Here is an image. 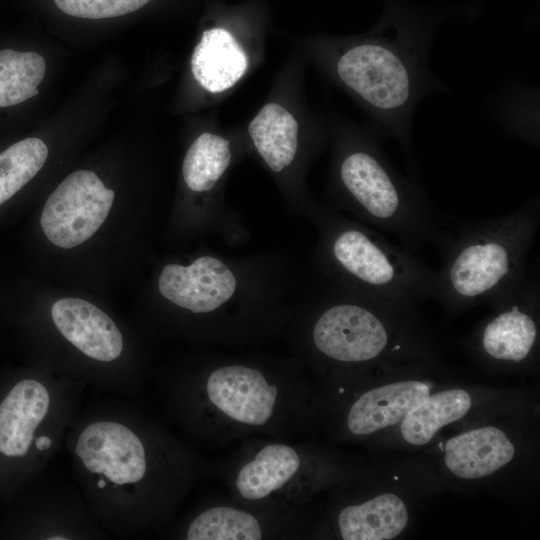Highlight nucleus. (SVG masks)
Instances as JSON below:
<instances>
[{"instance_id":"nucleus-1","label":"nucleus","mask_w":540,"mask_h":540,"mask_svg":"<svg viewBox=\"0 0 540 540\" xmlns=\"http://www.w3.org/2000/svg\"><path fill=\"white\" fill-rule=\"evenodd\" d=\"M123 398L82 403L64 446L109 536L159 534L209 468L192 444Z\"/></svg>"},{"instance_id":"nucleus-2","label":"nucleus","mask_w":540,"mask_h":540,"mask_svg":"<svg viewBox=\"0 0 540 540\" xmlns=\"http://www.w3.org/2000/svg\"><path fill=\"white\" fill-rule=\"evenodd\" d=\"M155 385L166 420L190 444L207 448L250 437L295 439L316 411L294 356L212 352L163 372Z\"/></svg>"},{"instance_id":"nucleus-3","label":"nucleus","mask_w":540,"mask_h":540,"mask_svg":"<svg viewBox=\"0 0 540 540\" xmlns=\"http://www.w3.org/2000/svg\"><path fill=\"white\" fill-rule=\"evenodd\" d=\"M157 292L170 308L169 330L198 343L255 347L283 337L298 302V275L286 254L216 251L165 264Z\"/></svg>"},{"instance_id":"nucleus-4","label":"nucleus","mask_w":540,"mask_h":540,"mask_svg":"<svg viewBox=\"0 0 540 540\" xmlns=\"http://www.w3.org/2000/svg\"><path fill=\"white\" fill-rule=\"evenodd\" d=\"M478 4L427 8L411 0H385L381 17L361 41L335 63L340 81L371 111L384 137H393L412 158L414 111L430 93L448 91L431 71L432 40L450 17L473 19Z\"/></svg>"},{"instance_id":"nucleus-5","label":"nucleus","mask_w":540,"mask_h":540,"mask_svg":"<svg viewBox=\"0 0 540 540\" xmlns=\"http://www.w3.org/2000/svg\"><path fill=\"white\" fill-rule=\"evenodd\" d=\"M539 222L538 197L499 217L452 226L442 221L435 243L441 248L442 266L433 297L455 311L493 305L526 275Z\"/></svg>"},{"instance_id":"nucleus-6","label":"nucleus","mask_w":540,"mask_h":540,"mask_svg":"<svg viewBox=\"0 0 540 540\" xmlns=\"http://www.w3.org/2000/svg\"><path fill=\"white\" fill-rule=\"evenodd\" d=\"M306 219L317 232L312 261L319 279L408 308L434 296L436 272L381 231L316 204Z\"/></svg>"},{"instance_id":"nucleus-7","label":"nucleus","mask_w":540,"mask_h":540,"mask_svg":"<svg viewBox=\"0 0 540 540\" xmlns=\"http://www.w3.org/2000/svg\"><path fill=\"white\" fill-rule=\"evenodd\" d=\"M411 308L346 291L319 279L297 302L284 337L303 365L353 367L370 363L390 349Z\"/></svg>"},{"instance_id":"nucleus-8","label":"nucleus","mask_w":540,"mask_h":540,"mask_svg":"<svg viewBox=\"0 0 540 540\" xmlns=\"http://www.w3.org/2000/svg\"><path fill=\"white\" fill-rule=\"evenodd\" d=\"M381 133L341 144L333 171L338 209L351 218L395 236L416 253L436 243L441 229L422 187L400 174L384 153Z\"/></svg>"},{"instance_id":"nucleus-9","label":"nucleus","mask_w":540,"mask_h":540,"mask_svg":"<svg viewBox=\"0 0 540 540\" xmlns=\"http://www.w3.org/2000/svg\"><path fill=\"white\" fill-rule=\"evenodd\" d=\"M86 387L42 369L19 377L0 397V458L17 469L19 483L44 472L60 450Z\"/></svg>"},{"instance_id":"nucleus-10","label":"nucleus","mask_w":540,"mask_h":540,"mask_svg":"<svg viewBox=\"0 0 540 540\" xmlns=\"http://www.w3.org/2000/svg\"><path fill=\"white\" fill-rule=\"evenodd\" d=\"M216 473L237 500L304 507L328 482L330 463L319 450L294 439L250 437L240 441Z\"/></svg>"},{"instance_id":"nucleus-11","label":"nucleus","mask_w":540,"mask_h":540,"mask_svg":"<svg viewBox=\"0 0 540 540\" xmlns=\"http://www.w3.org/2000/svg\"><path fill=\"white\" fill-rule=\"evenodd\" d=\"M304 507L210 497L174 519L159 535L182 540L298 539L307 531Z\"/></svg>"},{"instance_id":"nucleus-12","label":"nucleus","mask_w":540,"mask_h":540,"mask_svg":"<svg viewBox=\"0 0 540 540\" xmlns=\"http://www.w3.org/2000/svg\"><path fill=\"white\" fill-rule=\"evenodd\" d=\"M231 160L229 141L204 132L185 154L182 177L186 188L195 196L187 216L191 229L236 247L246 242L250 232L241 214L228 208L216 192Z\"/></svg>"},{"instance_id":"nucleus-13","label":"nucleus","mask_w":540,"mask_h":540,"mask_svg":"<svg viewBox=\"0 0 540 540\" xmlns=\"http://www.w3.org/2000/svg\"><path fill=\"white\" fill-rule=\"evenodd\" d=\"M115 193L92 171L69 174L44 204L40 224L47 239L63 249L87 241L101 227Z\"/></svg>"},{"instance_id":"nucleus-14","label":"nucleus","mask_w":540,"mask_h":540,"mask_svg":"<svg viewBox=\"0 0 540 540\" xmlns=\"http://www.w3.org/2000/svg\"><path fill=\"white\" fill-rule=\"evenodd\" d=\"M540 302L539 261L533 262L524 278L496 301L495 311L481 328V351L500 362L521 363L535 349Z\"/></svg>"},{"instance_id":"nucleus-15","label":"nucleus","mask_w":540,"mask_h":540,"mask_svg":"<svg viewBox=\"0 0 540 540\" xmlns=\"http://www.w3.org/2000/svg\"><path fill=\"white\" fill-rule=\"evenodd\" d=\"M23 531L41 540H94L109 535L90 511L78 487L44 482L26 504Z\"/></svg>"},{"instance_id":"nucleus-16","label":"nucleus","mask_w":540,"mask_h":540,"mask_svg":"<svg viewBox=\"0 0 540 540\" xmlns=\"http://www.w3.org/2000/svg\"><path fill=\"white\" fill-rule=\"evenodd\" d=\"M430 395L426 383L406 380L364 391L343 412L346 433L355 437L372 434L402 421Z\"/></svg>"},{"instance_id":"nucleus-17","label":"nucleus","mask_w":540,"mask_h":540,"mask_svg":"<svg viewBox=\"0 0 540 540\" xmlns=\"http://www.w3.org/2000/svg\"><path fill=\"white\" fill-rule=\"evenodd\" d=\"M408 512L395 494H381L366 501L343 505L333 520L344 540H389L406 527Z\"/></svg>"},{"instance_id":"nucleus-18","label":"nucleus","mask_w":540,"mask_h":540,"mask_svg":"<svg viewBox=\"0 0 540 540\" xmlns=\"http://www.w3.org/2000/svg\"><path fill=\"white\" fill-rule=\"evenodd\" d=\"M514 446L496 427H481L450 439L445 463L456 476L477 479L499 470L512 460Z\"/></svg>"},{"instance_id":"nucleus-19","label":"nucleus","mask_w":540,"mask_h":540,"mask_svg":"<svg viewBox=\"0 0 540 540\" xmlns=\"http://www.w3.org/2000/svg\"><path fill=\"white\" fill-rule=\"evenodd\" d=\"M248 67V58L239 42L224 28L203 32L191 58L195 79L206 90L218 93L241 79Z\"/></svg>"},{"instance_id":"nucleus-20","label":"nucleus","mask_w":540,"mask_h":540,"mask_svg":"<svg viewBox=\"0 0 540 540\" xmlns=\"http://www.w3.org/2000/svg\"><path fill=\"white\" fill-rule=\"evenodd\" d=\"M254 147L274 173L286 172L298 156V123L285 108L269 103L248 127Z\"/></svg>"},{"instance_id":"nucleus-21","label":"nucleus","mask_w":540,"mask_h":540,"mask_svg":"<svg viewBox=\"0 0 540 540\" xmlns=\"http://www.w3.org/2000/svg\"><path fill=\"white\" fill-rule=\"evenodd\" d=\"M470 407L471 397L462 389L429 395L401 421L402 436L412 445H423L442 427L462 418Z\"/></svg>"},{"instance_id":"nucleus-22","label":"nucleus","mask_w":540,"mask_h":540,"mask_svg":"<svg viewBox=\"0 0 540 540\" xmlns=\"http://www.w3.org/2000/svg\"><path fill=\"white\" fill-rule=\"evenodd\" d=\"M46 63L36 52L0 50V107L14 106L38 94Z\"/></svg>"},{"instance_id":"nucleus-23","label":"nucleus","mask_w":540,"mask_h":540,"mask_svg":"<svg viewBox=\"0 0 540 540\" xmlns=\"http://www.w3.org/2000/svg\"><path fill=\"white\" fill-rule=\"evenodd\" d=\"M47 157L46 144L33 137L18 141L0 153V205L35 177Z\"/></svg>"},{"instance_id":"nucleus-24","label":"nucleus","mask_w":540,"mask_h":540,"mask_svg":"<svg viewBox=\"0 0 540 540\" xmlns=\"http://www.w3.org/2000/svg\"><path fill=\"white\" fill-rule=\"evenodd\" d=\"M150 0H54L64 13L84 19H105L134 12Z\"/></svg>"}]
</instances>
